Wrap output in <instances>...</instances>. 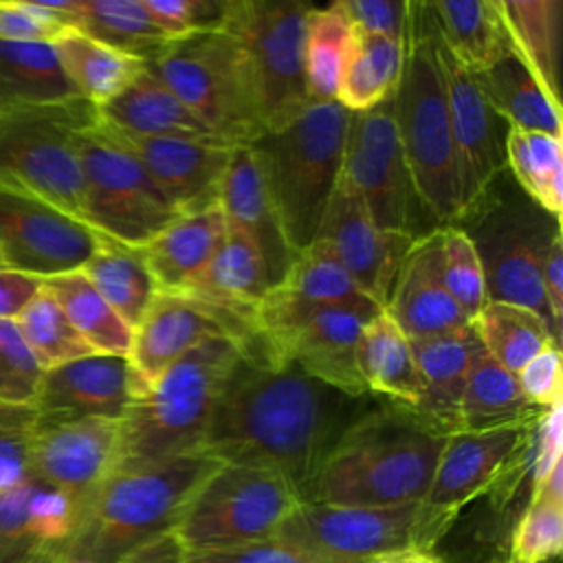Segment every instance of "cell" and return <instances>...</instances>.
Masks as SVG:
<instances>
[{
    "label": "cell",
    "mask_w": 563,
    "mask_h": 563,
    "mask_svg": "<svg viewBox=\"0 0 563 563\" xmlns=\"http://www.w3.org/2000/svg\"><path fill=\"white\" fill-rule=\"evenodd\" d=\"M367 398H352L275 361L255 339L222 380L200 453L275 471L299 493L341 433L369 409Z\"/></svg>",
    "instance_id": "6da1fadb"
},
{
    "label": "cell",
    "mask_w": 563,
    "mask_h": 563,
    "mask_svg": "<svg viewBox=\"0 0 563 563\" xmlns=\"http://www.w3.org/2000/svg\"><path fill=\"white\" fill-rule=\"evenodd\" d=\"M444 440L405 405L369 407L341 433L299 499L339 506L424 501Z\"/></svg>",
    "instance_id": "7a4b0ae2"
},
{
    "label": "cell",
    "mask_w": 563,
    "mask_h": 563,
    "mask_svg": "<svg viewBox=\"0 0 563 563\" xmlns=\"http://www.w3.org/2000/svg\"><path fill=\"white\" fill-rule=\"evenodd\" d=\"M220 464L189 453L112 471L84 506L59 563H125L172 537L196 488Z\"/></svg>",
    "instance_id": "3957f363"
},
{
    "label": "cell",
    "mask_w": 563,
    "mask_h": 563,
    "mask_svg": "<svg viewBox=\"0 0 563 563\" xmlns=\"http://www.w3.org/2000/svg\"><path fill=\"white\" fill-rule=\"evenodd\" d=\"M391 108L413 196L438 229L455 224L460 218L455 147L429 2L407 4L402 68Z\"/></svg>",
    "instance_id": "277c9868"
},
{
    "label": "cell",
    "mask_w": 563,
    "mask_h": 563,
    "mask_svg": "<svg viewBox=\"0 0 563 563\" xmlns=\"http://www.w3.org/2000/svg\"><path fill=\"white\" fill-rule=\"evenodd\" d=\"M242 345L213 336L172 363L121 420L117 468L200 453L213 402Z\"/></svg>",
    "instance_id": "5b68a950"
},
{
    "label": "cell",
    "mask_w": 563,
    "mask_h": 563,
    "mask_svg": "<svg viewBox=\"0 0 563 563\" xmlns=\"http://www.w3.org/2000/svg\"><path fill=\"white\" fill-rule=\"evenodd\" d=\"M347 121L350 112L336 101L310 103L295 121L255 143L292 257L317 240L339 183Z\"/></svg>",
    "instance_id": "8992f818"
},
{
    "label": "cell",
    "mask_w": 563,
    "mask_h": 563,
    "mask_svg": "<svg viewBox=\"0 0 563 563\" xmlns=\"http://www.w3.org/2000/svg\"><path fill=\"white\" fill-rule=\"evenodd\" d=\"M150 64L218 141L238 147L266 136L249 62L227 31L169 40Z\"/></svg>",
    "instance_id": "52a82bcc"
},
{
    "label": "cell",
    "mask_w": 563,
    "mask_h": 563,
    "mask_svg": "<svg viewBox=\"0 0 563 563\" xmlns=\"http://www.w3.org/2000/svg\"><path fill=\"white\" fill-rule=\"evenodd\" d=\"M460 512L427 501L398 506H339L299 501L275 539L321 563H363L398 550H433Z\"/></svg>",
    "instance_id": "ba28073f"
},
{
    "label": "cell",
    "mask_w": 563,
    "mask_h": 563,
    "mask_svg": "<svg viewBox=\"0 0 563 563\" xmlns=\"http://www.w3.org/2000/svg\"><path fill=\"white\" fill-rule=\"evenodd\" d=\"M378 306L303 303L268 288L257 303L253 325L264 350L310 378L352 398L369 396L356 367V341Z\"/></svg>",
    "instance_id": "9c48e42d"
},
{
    "label": "cell",
    "mask_w": 563,
    "mask_h": 563,
    "mask_svg": "<svg viewBox=\"0 0 563 563\" xmlns=\"http://www.w3.org/2000/svg\"><path fill=\"white\" fill-rule=\"evenodd\" d=\"M97 119L86 99L0 110V180L84 222L77 132Z\"/></svg>",
    "instance_id": "30bf717a"
},
{
    "label": "cell",
    "mask_w": 563,
    "mask_h": 563,
    "mask_svg": "<svg viewBox=\"0 0 563 563\" xmlns=\"http://www.w3.org/2000/svg\"><path fill=\"white\" fill-rule=\"evenodd\" d=\"M462 220H471V229H460L479 255L486 297L532 310L561 343L541 286V266L561 222L526 196L493 200L488 191Z\"/></svg>",
    "instance_id": "8fae6325"
},
{
    "label": "cell",
    "mask_w": 563,
    "mask_h": 563,
    "mask_svg": "<svg viewBox=\"0 0 563 563\" xmlns=\"http://www.w3.org/2000/svg\"><path fill=\"white\" fill-rule=\"evenodd\" d=\"M75 143L88 227L139 249L180 216L99 114L77 132Z\"/></svg>",
    "instance_id": "7c38bea8"
},
{
    "label": "cell",
    "mask_w": 563,
    "mask_h": 563,
    "mask_svg": "<svg viewBox=\"0 0 563 563\" xmlns=\"http://www.w3.org/2000/svg\"><path fill=\"white\" fill-rule=\"evenodd\" d=\"M299 501L297 488L275 471L220 464L196 488L172 537L180 552L273 539Z\"/></svg>",
    "instance_id": "4fadbf2b"
},
{
    "label": "cell",
    "mask_w": 563,
    "mask_h": 563,
    "mask_svg": "<svg viewBox=\"0 0 563 563\" xmlns=\"http://www.w3.org/2000/svg\"><path fill=\"white\" fill-rule=\"evenodd\" d=\"M310 7L297 0H227L220 29L244 51L266 134L282 130L310 106L303 70Z\"/></svg>",
    "instance_id": "5bb4252c"
},
{
    "label": "cell",
    "mask_w": 563,
    "mask_h": 563,
    "mask_svg": "<svg viewBox=\"0 0 563 563\" xmlns=\"http://www.w3.org/2000/svg\"><path fill=\"white\" fill-rule=\"evenodd\" d=\"M103 233L44 198L0 180V262L35 277L79 271Z\"/></svg>",
    "instance_id": "9a60e30c"
},
{
    "label": "cell",
    "mask_w": 563,
    "mask_h": 563,
    "mask_svg": "<svg viewBox=\"0 0 563 563\" xmlns=\"http://www.w3.org/2000/svg\"><path fill=\"white\" fill-rule=\"evenodd\" d=\"M339 178L363 200L378 229L409 233L413 191L391 99L365 112H350Z\"/></svg>",
    "instance_id": "2e32d148"
},
{
    "label": "cell",
    "mask_w": 563,
    "mask_h": 563,
    "mask_svg": "<svg viewBox=\"0 0 563 563\" xmlns=\"http://www.w3.org/2000/svg\"><path fill=\"white\" fill-rule=\"evenodd\" d=\"M227 336L242 345L255 341V328L200 299L183 292H156L132 330L128 361L132 365L136 398L180 356L198 343ZM134 398V400H136Z\"/></svg>",
    "instance_id": "e0dca14e"
},
{
    "label": "cell",
    "mask_w": 563,
    "mask_h": 563,
    "mask_svg": "<svg viewBox=\"0 0 563 563\" xmlns=\"http://www.w3.org/2000/svg\"><path fill=\"white\" fill-rule=\"evenodd\" d=\"M433 44L449 106L462 218L484 198V194L493 187L495 178L501 174L504 139H499L497 132L499 117L488 106L475 75L446 48L435 31V24Z\"/></svg>",
    "instance_id": "ac0fdd59"
},
{
    "label": "cell",
    "mask_w": 563,
    "mask_h": 563,
    "mask_svg": "<svg viewBox=\"0 0 563 563\" xmlns=\"http://www.w3.org/2000/svg\"><path fill=\"white\" fill-rule=\"evenodd\" d=\"M121 420H37L31 444V475L68 495L81 510L114 471Z\"/></svg>",
    "instance_id": "d6986e66"
},
{
    "label": "cell",
    "mask_w": 563,
    "mask_h": 563,
    "mask_svg": "<svg viewBox=\"0 0 563 563\" xmlns=\"http://www.w3.org/2000/svg\"><path fill=\"white\" fill-rule=\"evenodd\" d=\"M317 238L330 244L356 286L378 308H385L413 238L378 229L363 200L341 178L325 207Z\"/></svg>",
    "instance_id": "ffe728a7"
},
{
    "label": "cell",
    "mask_w": 563,
    "mask_h": 563,
    "mask_svg": "<svg viewBox=\"0 0 563 563\" xmlns=\"http://www.w3.org/2000/svg\"><path fill=\"white\" fill-rule=\"evenodd\" d=\"M534 420L446 435L424 501L460 512L468 501L486 495L523 451Z\"/></svg>",
    "instance_id": "44dd1931"
},
{
    "label": "cell",
    "mask_w": 563,
    "mask_h": 563,
    "mask_svg": "<svg viewBox=\"0 0 563 563\" xmlns=\"http://www.w3.org/2000/svg\"><path fill=\"white\" fill-rule=\"evenodd\" d=\"M134 398L136 385L128 356L90 354L46 369L33 405L42 422L123 420Z\"/></svg>",
    "instance_id": "7402d4cb"
},
{
    "label": "cell",
    "mask_w": 563,
    "mask_h": 563,
    "mask_svg": "<svg viewBox=\"0 0 563 563\" xmlns=\"http://www.w3.org/2000/svg\"><path fill=\"white\" fill-rule=\"evenodd\" d=\"M114 134L139 158L180 216L218 202L220 180L233 150L231 145L218 139L130 136L117 130Z\"/></svg>",
    "instance_id": "603a6c76"
},
{
    "label": "cell",
    "mask_w": 563,
    "mask_h": 563,
    "mask_svg": "<svg viewBox=\"0 0 563 563\" xmlns=\"http://www.w3.org/2000/svg\"><path fill=\"white\" fill-rule=\"evenodd\" d=\"M81 508L37 477L0 493V563H59Z\"/></svg>",
    "instance_id": "cb8c5ba5"
},
{
    "label": "cell",
    "mask_w": 563,
    "mask_h": 563,
    "mask_svg": "<svg viewBox=\"0 0 563 563\" xmlns=\"http://www.w3.org/2000/svg\"><path fill=\"white\" fill-rule=\"evenodd\" d=\"M218 205L227 227L244 235L260 253L268 286H277L292 255L271 198L266 167L257 145H238L231 150L218 189Z\"/></svg>",
    "instance_id": "d4e9b609"
},
{
    "label": "cell",
    "mask_w": 563,
    "mask_h": 563,
    "mask_svg": "<svg viewBox=\"0 0 563 563\" xmlns=\"http://www.w3.org/2000/svg\"><path fill=\"white\" fill-rule=\"evenodd\" d=\"M383 310L409 339L446 334L471 325L444 288L438 229L413 240Z\"/></svg>",
    "instance_id": "484cf974"
},
{
    "label": "cell",
    "mask_w": 563,
    "mask_h": 563,
    "mask_svg": "<svg viewBox=\"0 0 563 563\" xmlns=\"http://www.w3.org/2000/svg\"><path fill=\"white\" fill-rule=\"evenodd\" d=\"M409 343L420 376V398L413 411L444 435L460 431V400L471 361L479 347L473 325L409 339Z\"/></svg>",
    "instance_id": "4316f807"
},
{
    "label": "cell",
    "mask_w": 563,
    "mask_h": 563,
    "mask_svg": "<svg viewBox=\"0 0 563 563\" xmlns=\"http://www.w3.org/2000/svg\"><path fill=\"white\" fill-rule=\"evenodd\" d=\"M227 235L220 205L178 216L139 246L158 292H180L211 260Z\"/></svg>",
    "instance_id": "83f0119b"
},
{
    "label": "cell",
    "mask_w": 563,
    "mask_h": 563,
    "mask_svg": "<svg viewBox=\"0 0 563 563\" xmlns=\"http://www.w3.org/2000/svg\"><path fill=\"white\" fill-rule=\"evenodd\" d=\"M99 119L130 136L216 139L147 64L114 99L97 108Z\"/></svg>",
    "instance_id": "f1b7e54d"
},
{
    "label": "cell",
    "mask_w": 563,
    "mask_h": 563,
    "mask_svg": "<svg viewBox=\"0 0 563 563\" xmlns=\"http://www.w3.org/2000/svg\"><path fill=\"white\" fill-rule=\"evenodd\" d=\"M268 288L264 264L255 246L227 227L218 251L180 292L253 323L255 308Z\"/></svg>",
    "instance_id": "f546056e"
},
{
    "label": "cell",
    "mask_w": 563,
    "mask_h": 563,
    "mask_svg": "<svg viewBox=\"0 0 563 563\" xmlns=\"http://www.w3.org/2000/svg\"><path fill=\"white\" fill-rule=\"evenodd\" d=\"M356 367L369 396L378 394L396 405L416 407L420 376L411 343L385 310L363 323L356 341Z\"/></svg>",
    "instance_id": "4dcf8cb0"
},
{
    "label": "cell",
    "mask_w": 563,
    "mask_h": 563,
    "mask_svg": "<svg viewBox=\"0 0 563 563\" xmlns=\"http://www.w3.org/2000/svg\"><path fill=\"white\" fill-rule=\"evenodd\" d=\"M488 106L508 125L563 136L561 103H554L537 84L517 51L501 53L479 73H473Z\"/></svg>",
    "instance_id": "1f68e13d"
},
{
    "label": "cell",
    "mask_w": 563,
    "mask_h": 563,
    "mask_svg": "<svg viewBox=\"0 0 563 563\" xmlns=\"http://www.w3.org/2000/svg\"><path fill=\"white\" fill-rule=\"evenodd\" d=\"M79 99L55 46L0 40V110L53 106Z\"/></svg>",
    "instance_id": "d6a6232c"
},
{
    "label": "cell",
    "mask_w": 563,
    "mask_h": 563,
    "mask_svg": "<svg viewBox=\"0 0 563 563\" xmlns=\"http://www.w3.org/2000/svg\"><path fill=\"white\" fill-rule=\"evenodd\" d=\"M543 411L528 402L517 376L504 369L479 343L460 400V431L521 424L539 418Z\"/></svg>",
    "instance_id": "836d02e7"
},
{
    "label": "cell",
    "mask_w": 563,
    "mask_h": 563,
    "mask_svg": "<svg viewBox=\"0 0 563 563\" xmlns=\"http://www.w3.org/2000/svg\"><path fill=\"white\" fill-rule=\"evenodd\" d=\"M508 40L523 59L537 84L559 101V48L561 2L559 0H495Z\"/></svg>",
    "instance_id": "e575fe53"
},
{
    "label": "cell",
    "mask_w": 563,
    "mask_h": 563,
    "mask_svg": "<svg viewBox=\"0 0 563 563\" xmlns=\"http://www.w3.org/2000/svg\"><path fill=\"white\" fill-rule=\"evenodd\" d=\"M66 11L75 31L147 64L169 42L143 0H73L66 2Z\"/></svg>",
    "instance_id": "d590c367"
},
{
    "label": "cell",
    "mask_w": 563,
    "mask_h": 563,
    "mask_svg": "<svg viewBox=\"0 0 563 563\" xmlns=\"http://www.w3.org/2000/svg\"><path fill=\"white\" fill-rule=\"evenodd\" d=\"M402 68V42L352 29L336 103L347 112H365L394 97Z\"/></svg>",
    "instance_id": "8d00e7d4"
},
{
    "label": "cell",
    "mask_w": 563,
    "mask_h": 563,
    "mask_svg": "<svg viewBox=\"0 0 563 563\" xmlns=\"http://www.w3.org/2000/svg\"><path fill=\"white\" fill-rule=\"evenodd\" d=\"M53 46L77 95L95 108L114 99L147 66L79 31L64 33Z\"/></svg>",
    "instance_id": "74e56055"
},
{
    "label": "cell",
    "mask_w": 563,
    "mask_h": 563,
    "mask_svg": "<svg viewBox=\"0 0 563 563\" xmlns=\"http://www.w3.org/2000/svg\"><path fill=\"white\" fill-rule=\"evenodd\" d=\"M119 319L134 330L158 292L136 246L103 235L97 251L79 268Z\"/></svg>",
    "instance_id": "f35d334b"
},
{
    "label": "cell",
    "mask_w": 563,
    "mask_h": 563,
    "mask_svg": "<svg viewBox=\"0 0 563 563\" xmlns=\"http://www.w3.org/2000/svg\"><path fill=\"white\" fill-rule=\"evenodd\" d=\"M429 7L438 35L471 73H479L510 48L495 0H442Z\"/></svg>",
    "instance_id": "ab89813d"
},
{
    "label": "cell",
    "mask_w": 563,
    "mask_h": 563,
    "mask_svg": "<svg viewBox=\"0 0 563 563\" xmlns=\"http://www.w3.org/2000/svg\"><path fill=\"white\" fill-rule=\"evenodd\" d=\"M504 167L512 172L521 194L548 216L561 220L563 209V141L561 136L508 125Z\"/></svg>",
    "instance_id": "60d3db41"
},
{
    "label": "cell",
    "mask_w": 563,
    "mask_h": 563,
    "mask_svg": "<svg viewBox=\"0 0 563 563\" xmlns=\"http://www.w3.org/2000/svg\"><path fill=\"white\" fill-rule=\"evenodd\" d=\"M42 286L59 303L70 325L92 347L95 354H130L132 330L106 303V299L81 271L46 277L42 279Z\"/></svg>",
    "instance_id": "b9f144b4"
},
{
    "label": "cell",
    "mask_w": 563,
    "mask_h": 563,
    "mask_svg": "<svg viewBox=\"0 0 563 563\" xmlns=\"http://www.w3.org/2000/svg\"><path fill=\"white\" fill-rule=\"evenodd\" d=\"M482 347L508 372L517 374L532 356L548 345H559L548 323L528 308L486 301L471 321Z\"/></svg>",
    "instance_id": "7bdbcfd3"
},
{
    "label": "cell",
    "mask_w": 563,
    "mask_h": 563,
    "mask_svg": "<svg viewBox=\"0 0 563 563\" xmlns=\"http://www.w3.org/2000/svg\"><path fill=\"white\" fill-rule=\"evenodd\" d=\"M563 550V462L512 523L504 554L515 563H556Z\"/></svg>",
    "instance_id": "ee69618b"
},
{
    "label": "cell",
    "mask_w": 563,
    "mask_h": 563,
    "mask_svg": "<svg viewBox=\"0 0 563 563\" xmlns=\"http://www.w3.org/2000/svg\"><path fill=\"white\" fill-rule=\"evenodd\" d=\"M290 299L323 306H376L343 268L330 244L317 238L299 251L284 279L273 286Z\"/></svg>",
    "instance_id": "f6af8a7d"
},
{
    "label": "cell",
    "mask_w": 563,
    "mask_h": 563,
    "mask_svg": "<svg viewBox=\"0 0 563 563\" xmlns=\"http://www.w3.org/2000/svg\"><path fill=\"white\" fill-rule=\"evenodd\" d=\"M352 40V24L339 2L310 7L303 33V70L310 103L336 99V86L345 53Z\"/></svg>",
    "instance_id": "bcb514c9"
},
{
    "label": "cell",
    "mask_w": 563,
    "mask_h": 563,
    "mask_svg": "<svg viewBox=\"0 0 563 563\" xmlns=\"http://www.w3.org/2000/svg\"><path fill=\"white\" fill-rule=\"evenodd\" d=\"M15 325L44 372L95 354L44 286L18 314Z\"/></svg>",
    "instance_id": "7dc6e473"
},
{
    "label": "cell",
    "mask_w": 563,
    "mask_h": 563,
    "mask_svg": "<svg viewBox=\"0 0 563 563\" xmlns=\"http://www.w3.org/2000/svg\"><path fill=\"white\" fill-rule=\"evenodd\" d=\"M440 273L446 292L457 303L468 321L477 317V312L488 301L484 271L479 255L471 242V238L457 227H440Z\"/></svg>",
    "instance_id": "c3c4849f"
},
{
    "label": "cell",
    "mask_w": 563,
    "mask_h": 563,
    "mask_svg": "<svg viewBox=\"0 0 563 563\" xmlns=\"http://www.w3.org/2000/svg\"><path fill=\"white\" fill-rule=\"evenodd\" d=\"M35 405L0 400V493L31 477Z\"/></svg>",
    "instance_id": "681fc988"
},
{
    "label": "cell",
    "mask_w": 563,
    "mask_h": 563,
    "mask_svg": "<svg viewBox=\"0 0 563 563\" xmlns=\"http://www.w3.org/2000/svg\"><path fill=\"white\" fill-rule=\"evenodd\" d=\"M75 31L66 2H9L0 0V40L55 44Z\"/></svg>",
    "instance_id": "f907efd6"
},
{
    "label": "cell",
    "mask_w": 563,
    "mask_h": 563,
    "mask_svg": "<svg viewBox=\"0 0 563 563\" xmlns=\"http://www.w3.org/2000/svg\"><path fill=\"white\" fill-rule=\"evenodd\" d=\"M44 369L24 343L15 321H0V400L33 405Z\"/></svg>",
    "instance_id": "816d5d0a"
},
{
    "label": "cell",
    "mask_w": 563,
    "mask_h": 563,
    "mask_svg": "<svg viewBox=\"0 0 563 563\" xmlns=\"http://www.w3.org/2000/svg\"><path fill=\"white\" fill-rule=\"evenodd\" d=\"M178 563H321V561L273 537V539L251 541V543H240L229 548L180 552Z\"/></svg>",
    "instance_id": "f5cc1de1"
},
{
    "label": "cell",
    "mask_w": 563,
    "mask_h": 563,
    "mask_svg": "<svg viewBox=\"0 0 563 563\" xmlns=\"http://www.w3.org/2000/svg\"><path fill=\"white\" fill-rule=\"evenodd\" d=\"M519 389L539 409L561 405L563 400V367L561 347L548 345L537 356H532L517 374Z\"/></svg>",
    "instance_id": "db71d44e"
},
{
    "label": "cell",
    "mask_w": 563,
    "mask_h": 563,
    "mask_svg": "<svg viewBox=\"0 0 563 563\" xmlns=\"http://www.w3.org/2000/svg\"><path fill=\"white\" fill-rule=\"evenodd\" d=\"M407 4L402 0H341L352 29L398 42L405 33Z\"/></svg>",
    "instance_id": "11a10c76"
},
{
    "label": "cell",
    "mask_w": 563,
    "mask_h": 563,
    "mask_svg": "<svg viewBox=\"0 0 563 563\" xmlns=\"http://www.w3.org/2000/svg\"><path fill=\"white\" fill-rule=\"evenodd\" d=\"M40 288L42 277L0 266V321H15Z\"/></svg>",
    "instance_id": "9f6ffc18"
},
{
    "label": "cell",
    "mask_w": 563,
    "mask_h": 563,
    "mask_svg": "<svg viewBox=\"0 0 563 563\" xmlns=\"http://www.w3.org/2000/svg\"><path fill=\"white\" fill-rule=\"evenodd\" d=\"M541 286H543L545 303L550 308L554 328L561 334V319H563V240H561V231L552 238L550 249L545 253V260L541 266Z\"/></svg>",
    "instance_id": "6f0895ef"
},
{
    "label": "cell",
    "mask_w": 563,
    "mask_h": 563,
    "mask_svg": "<svg viewBox=\"0 0 563 563\" xmlns=\"http://www.w3.org/2000/svg\"><path fill=\"white\" fill-rule=\"evenodd\" d=\"M363 563H446V561L433 550H398V552L372 556Z\"/></svg>",
    "instance_id": "680465c9"
},
{
    "label": "cell",
    "mask_w": 563,
    "mask_h": 563,
    "mask_svg": "<svg viewBox=\"0 0 563 563\" xmlns=\"http://www.w3.org/2000/svg\"><path fill=\"white\" fill-rule=\"evenodd\" d=\"M479 563H515V561H512V559H508L506 554H501V552H499V554H493V556H486V559H482Z\"/></svg>",
    "instance_id": "91938a15"
},
{
    "label": "cell",
    "mask_w": 563,
    "mask_h": 563,
    "mask_svg": "<svg viewBox=\"0 0 563 563\" xmlns=\"http://www.w3.org/2000/svg\"><path fill=\"white\" fill-rule=\"evenodd\" d=\"M0 266H2V262H0Z\"/></svg>",
    "instance_id": "94428289"
}]
</instances>
